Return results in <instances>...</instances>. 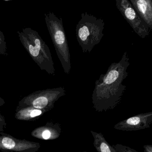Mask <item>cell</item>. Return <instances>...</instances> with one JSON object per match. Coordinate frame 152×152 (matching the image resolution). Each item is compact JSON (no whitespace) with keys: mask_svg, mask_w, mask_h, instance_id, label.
Wrapping results in <instances>:
<instances>
[{"mask_svg":"<svg viewBox=\"0 0 152 152\" xmlns=\"http://www.w3.org/2000/svg\"><path fill=\"white\" fill-rule=\"evenodd\" d=\"M127 51L121 60L112 63L104 74H101L95 82L92 103L96 111L99 113L113 110L121 100L126 86L123 84L128 76L127 69L130 65Z\"/></svg>","mask_w":152,"mask_h":152,"instance_id":"cell-1","label":"cell"},{"mask_svg":"<svg viewBox=\"0 0 152 152\" xmlns=\"http://www.w3.org/2000/svg\"><path fill=\"white\" fill-rule=\"evenodd\" d=\"M19 40L41 70L55 75V68L49 48L36 31L30 28L17 31Z\"/></svg>","mask_w":152,"mask_h":152,"instance_id":"cell-2","label":"cell"},{"mask_svg":"<svg viewBox=\"0 0 152 152\" xmlns=\"http://www.w3.org/2000/svg\"><path fill=\"white\" fill-rule=\"evenodd\" d=\"M104 23L87 12L83 13L76 25L77 41L83 53H90L93 48L101 41L104 36Z\"/></svg>","mask_w":152,"mask_h":152,"instance_id":"cell-3","label":"cell"},{"mask_svg":"<svg viewBox=\"0 0 152 152\" xmlns=\"http://www.w3.org/2000/svg\"><path fill=\"white\" fill-rule=\"evenodd\" d=\"M45 20L63 70L66 74H69L72 68L71 55L62 18L49 12L45 14Z\"/></svg>","mask_w":152,"mask_h":152,"instance_id":"cell-4","label":"cell"},{"mask_svg":"<svg viewBox=\"0 0 152 152\" xmlns=\"http://www.w3.org/2000/svg\"><path fill=\"white\" fill-rule=\"evenodd\" d=\"M115 5L124 18L135 33L142 39L149 35V28L136 12L129 0H116Z\"/></svg>","mask_w":152,"mask_h":152,"instance_id":"cell-5","label":"cell"},{"mask_svg":"<svg viewBox=\"0 0 152 152\" xmlns=\"http://www.w3.org/2000/svg\"><path fill=\"white\" fill-rule=\"evenodd\" d=\"M152 123V112L142 113L119 122L114 128L124 131H134L149 128Z\"/></svg>","mask_w":152,"mask_h":152,"instance_id":"cell-6","label":"cell"},{"mask_svg":"<svg viewBox=\"0 0 152 152\" xmlns=\"http://www.w3.org/2000/svg\"><path fill=\"white\" fill-rule=\"evenodd\" d=\"M129 1L150 31H152V0H130Z\"/></svg>","mask_w":152,"mask_h":152,"instance_id":"cell-7","label":"cell"},{"mask_svg":"<svg viewBox=\"0 0 152 152\" xmlns=\"http://www.w3.org/2000/svg\"><path fill=\"white\" fill-rule=\"evenodd\" d=\"M93 138V145L98 152H117L115 149L106 140L101 132H96L91 130Z\"/></svg>","mask_w":152,"mask_h":152,"instance_id":"cell-8","label":"cell"},{"mask_svg":"<svg viewBox=\"0 0 152 152\" xmlns=\"http://www.w3.org/2000/svg\"><path fill=\"white\" fill-rule=\"evenodd\" d=\"M0 55L7 56V48L5 36L0 30Z\"/></svg>","mask_w":152,"mask_h":152,"instance_id":"cell-9","label":"cell"},{"mask_svg":"<svg viewBox=\"0 0 152 152\" xmlns=\"http://www.w3.org/2000/svg\"><path fill=\"white\" fill-rule=\"evenodd\" d=\"M112 146L117 152H138L135 149L121 144H117Z\"/></svg>","mask_w":152,"mask_h":152,"instance_id":"cell-10","label":"cell"},{"mask_svg":"<svg viewBox=\"0 0 152 152\" xmlns=\"http://www.w3.org/2000/svg\"><path fill=\"white\" fill-rule=\"evenodd\" d=\"M2 144L5 148L11 149L15 146V142L11 138L9 137H5L2 140Z\"/></svg>","mask_w":152,"mask_h":152,"instance_id":"cell-11","label":"cell"},{"mask_svg":"<svg viewBox=\"0 0 152 152\" xmlns=\"http://www.w3.org/2000/svg\"><path fill=\"white\" fill-rule=\"evenodd\" d=\"M42 137L44 139L48 140L49 139L51 138L52 137V136L54 137V138H55L58 137L57 136L52 134V132L50 131V130L47 129L45 130L43 133H42Z\"/></svg>","mask_w":152,"mask_h":152,"instance_id":"cell-12","label":"cell"},{"mask_svg":"<svg viewBox=\"0 0 152 152\" xmlns=\"http://www.w3.org/2000/svg\"><path fill=\"white\" fill-rule=\"evenodd\" d=\"M42 112L41 110H38V109H35V110H33L31 113H30V115L31 117H34L35 116H38V115H40L41 114Z\"/></svg>","mask_w":152,"mask_h":152,"instance_id":"cell-13","label":"cell"},{"mask_svg":"<svg viewBox=\"0 0 152 152\" xmlns=\"http://www.w3.org/2000/svg\"><path fill=\"white\" fill-rule=\"evenodd\" d=\"M144 149V152H152V145H145L143 146Z\"/></svg>","mask_w":152,"mask_h":152,"instance_id":"cell-14","label":"cell"},{"mask_svg":"<svg viewBox=\"0 0 152 152\" xmlns=\"http://www.w3.org/2000/svg\"><path fill=\"white\" fill-rule=\"evenodd\" d=\"M86 152V151H83V152Z\"/></svg>","mask_w":152,"mask_h":152,"instance_id":"cell-15","label":"cell"}]
</instances>
